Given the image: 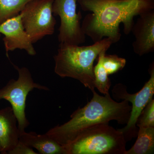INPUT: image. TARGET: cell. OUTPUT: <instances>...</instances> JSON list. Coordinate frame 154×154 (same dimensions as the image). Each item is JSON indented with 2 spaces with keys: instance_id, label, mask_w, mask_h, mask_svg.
I'll return each instance as SVG.
<instances>
[{
  "instance_id": "cell-1",
  "label": "cell",
  "mask_w": 154,
  "mask_h": 154,
  "mask_svg": "<svg viewBox=\"0 0 154 154\" xmlns=\"http://www.w3.org/2000/svg\"><path fill=\"white\" fill-rule=\"evenodd\" d=\"M83 11L91 12L82 23L86 36L94 42L105 37L115 43L121 37L119 25L122 23L124 33L128 35L137 16L154 10V0H77Z\"/></svg>"
},
{
  "instance_id": "cell-2",
  "label": "cell",
  "mask_w": 154,
  "mask_h": 154,
  "mask_svg": "<svg viewBox=\"0 0 154 154\" xmlns=\"http://www.w3.org/2000/svg\"><path fill=\"white\" fill-rule=\"evenodd\" d=\"M92 92L91 101L75 110L69 120L53 128L45 134L63 146L82 131L96 125L109 123L112 120L119 124H126L131 109L129 102L125 100L116 102L109 94L102 96L95 91Z\"/></svg>"
},
{
  "instance_id": "cell-3",
  "label": "cell",
  "mask_w": 154,
  "mask_h": 154,
  "mask_svg": "<svg viewBox=\"0 0 154 154\" xmlns=\"http://www.w3.org/2000/svg\"><path fill=\"white\" fill-rule=\"evenodd\" d=\"M113 44V40L108 37L88 46L60 43L54 56V72L61 78L78 80L93 92L95 89L94 61L100 53L107 51Z\"/></svg>"
},
{
  "instance_id": "cell-4",
  "label": "cell",
  "mask_w": 154,
  "mask_h": 154,
  "mask_svg": "<svg viewBox=\"0 0 154 154\" xmlns=\"http://www.w3.org/2000/svg\"><path fill=\"white\" fill-rule=\"evenodd\" d=\"M126 143L119 130L101 123L84 130L63 146L64 154H125Z\"/></svg>"
},
{
  "instance_id": "cell-5",
  "label": "cell",
  "mask_w": 154,
  "mask_h": 154,
  "mask_svg": "<svg viewBox=\"0 0 154 154\" xmlns=\"http://www.w3.org/2000/svg\"><path fill=\"white\" fill-rule=\"evenodd\" d=\"M14 66L18 72V79L10 80L5 86L0 89V100L5 99L11 104L21 134L25 132V129L30 125L25 113L26 99L29 92L34 89L45 91L49 89L35 83L27 68H19L14 65Z\"/></svg>"
},
{
  "instance_id": "cell-6",
  "label": "cell",
  "mask_w": 154,
  "mask_h": 154,
  "mask_svg": "<svg viewBox=\"0 0 154 154\" xmlns=\"http://www.w3.org/2000/svg\"><path fill=\"white\" fill-rule=\"evenodd\" d=\"M54 0H32L20 13L25 30L32 43L54 32L56 21L54 17Z\"/></svg>"
},
{
  "instance_id": "cell-7",
  "label": "cell",
  "mask_w": 154,
  "mask_h": 154,
  "mask_svg": "<svg viewBox=\"0 0 154 154\" xmlns=\"http://www.w3.org/2000/svg\"><path fill=\"white\" fill-rule=\"evenodd\" d=\"M150 78L142 88L137 93L130 94L126 88L122 84H117L112 90L114 99L125 100L132 104L129 120L123 128L119 129L122 133L126 141L131 140L137 136L138 128L137 122L141 113L152 99L154 94V66L149 69Z\"/></svg>"
},
{
  "instance_id": "cell-8",
  "label": "cell",
  "mask_w": 154,
  "mask_h": 154,
  "mask_svg": "<svg viewBox=\"0 0 154 154\" xmlns=\"http://www.w3.org/2000/svg\"><path fill=\"white\" fill-rule=\"evenodd\" d=\"M77 0H54L52 12L60 19L58 38L60 43L80 45L85 43L86 35L82 28V12L77 13Z\"/></svg>"
},
{
  "instance_id": "cell-9",
  "label": "cell",
  "mask_w": 154,
  "mask_h": 154,
  "mask_svg": "<svg viewBox=\"0 0 154 154\" xmlns=\"http://www.w3.org/2000/svg\"><path fill=\"white\" fill-rule=\"evenodd\" d=\"M1 33L5 36L3 40L7 55L9 51L17 49L25 50L30 55H36L33 43L25 30L20 14L1 24Z\"/></svg>"
},
{
  "instance_id": "cell-10",
  "label": "cell",
  "mask_w": 154,
  "mask_h": 154,
  "mask_svg": "<svg viewBox=\"0 0 154 154\" xmlns=\"http://www.w3.org/2000/svg\"><path fill=\"white\" fill-rule=\"evenodd\" d=\"M139 16L131 30L135 38L132 47L136 54L142 56L154 51V10Z\"/></svg>"
},
{
  "instance_id": "cell-11",
  "label": "cell",
  "mask_w": 154,
  "mask_h": 154,
  "mask_svg": "<svg viewBox=\"0 0 154 154\" xmlns=\"http://www.w3.org/2000/svg\"><path fill=\"white\" fill-rule=\"evenodd\" d=\"M12 107L0 110V154H9L19 142L20 133Z\"/></svg>"
},
{
  "instance_id": "cell-12",
  "label": "cell",
  "mask_w": 154,
  "mask_h": 154,
  "mask_svg": "<svg viewBox=\"0 0 154 154\" xmlns=\"http://www.w3.org/2000/svg\"><path fill=\"white\" fill-rule=\"evenodd\" d=\"M19 141L28 146L36 149L39 154H64L63 146L46 134H39L25 131L20 134Z\"/></svg>"
},
{
  "instance_id": "cell-13",
  "label": "cell",
  "mask_w": 154,
  "mask_h": 154,
  "mask_svg": "<svg viewBox=\"0 0 154 154\" xmlns=\"http://www.w3.org/2000/svg\"><path fill=\"white\" fill-rule=\"evenodd\" d=\"M137 139L125 154H151L154 151V127L138 128Z\"/></svg>"
},
{
  "instance_id": "cell-14",
  "label": "cell",
  "mask_w": 154,
  "mask_h": 154,
  "mask_svg": "<svg viewBox=\"0 0 154 154\" xmlns=\"http://www.w3.org/2000/svg\"><path fill=\"white\" fill-rule=\"evenodd\" d=\"M107 51H103L98 56V62L94 67V86L101 94H109L111 82L103 66V58Z\"/></svg>"
},
{
  "instance_id": "cell-15",
  "label": "cell",
  "mask_w": 154,
  "mask_h": 154,
  "mask_svg": "<svg viewBox=\"0 0 154 154\" xmlns=\"http://www.w3.org/2000/svg\"><path fill=\"white\" fill-rule=\"evenodd\" d=\"M32 0H0V25L19 15L26 5Z\"/></svg>"
},
{
  "instance_id": "cell-16",
  "label": "cell",
  "mask_w": 154,
  "mask_h": 154,
  "mask_svg": "<svg viewBox=\"0 0 154 154\" xmlns=\"http://www.w3.org/2000/svg\"><path fill=\"white\" fill-rule=\"evenodd\" d=\"M103 66L108 75L116 73L124 68L126 63V60L116 54H104Z\"/></svg>"
},
{
  "instance_id": "cell-17",
  "label": "cell",
  "mask_w": 154,
  "mask_h": 154,
  "mask_svg": "<svg viewBox=\"0 0 154 154\" xmlns=\"http://www.w3.org/2000/svg\"><path fill=\"white\" fill-rule=\"evenodd\" d=\"M139 127H154V100L148 103L141 113L137 122Z\"/></svg>"
},
{
  "instance_id": "cell-18",
  "label": "cell",
  "mask_w": 154,
  "mask_h": 154,
  "mask_svg": "<svg viewBox=\"0 0 154 154\" xmlns=\"http://www.w3.org/2000/svg\"><path fill=\"white\" fill-rule=\"evenodd\" d=\"M38 154L34 151L32 148L28 146L19 141V143L9 154Z\"/></svg>"
},
{
  "instance_id": "cell-19",
  "label": "cell",
  "mask_w": 154,
  "mask_h": 154,
  "mask_svg": "<svg viewBox=\"0 0 154 154\" xmlns=\"http://www.w3.org/2000/svg\"><path fill=\"white\" fill-rule=\"evenodd\" d=\"M0 36H1V34H0Z\"/></svg>"
}]
</instances>
